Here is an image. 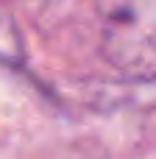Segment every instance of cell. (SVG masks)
<instances>
[{
    "label": "cell",
    "instance_id": "6da1fadb",
    "mask_svg": "<svg viewBox=\"0 0 156 159\" xmlns=\"http://www.w3.org/2000/svg\"><path fill=\"white\" fill-rule=\"evenodd\" d=\"M100 56L128 81L156 78V0H95Z\"/></svg>",
    "mask_w": 156,
    "mask_h": 159
},
{
    "label": "cell",
    "instance_id": "7a4b0ae2",
    "mask_svg": "<svg viewBox=\"0 0 156 159\" xmlns=\"http://www.w3.org/2000/svg\"><path fill=\"white\" fill-rule=\"evenodd\" d=\"M0 61L6 67H22L25 64V39L17 28V20L0 0Z\"/></svg>",
    "mask_w": 156,
    "mask_h": 159
}]
</instances>
